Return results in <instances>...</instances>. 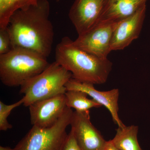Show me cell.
Masks as SVG:
<instances>
[{
	"label": "cell",
	"mask_w": 150,
	"mask_h": 150,
	"mask_svg": "<svg viewBox=\"0 0 150 150\" xmlns=\"http://www.w3.org/2000/svg\"><path fill=\"white\" fill-rule=\"evenodd\" d=\"M38 0H0V28L8 25L11 16L16 11L36 5Z\"/></svg>",
	"instance_id": "14"
},
{
	"label": "cell",
	"mask_w": 150,
	"mask_h": 150,
	"mask_svg": "<svg viewBox=\"0 0 150 150\" xmlns=\"http://www.w3.org/2000/svg\"><path fill=\"white\" fill-rule=\"evenodd\" d=\"M118 23L100 22L84 34L79 35L76 46L100 58H107L111 52L112 33Z\"/></svg>",
	"instance_id": "6"
},
{
	"label": "cell",
	"mask_w": 150,
	"mask_h": 150,
	"mask_svg": "<svg viewBox=\"0 0 150 150\" xmlns=\"http://www.w3.org/2000/svg\"><path fill=\"white\" fill-rule=\"evenodd\" d=\"M138 131L139 127L135 125L118 127L111 142L119 150H143L137 139Z\"/></svg>",
	"instance_id": "13"
},
{
	"label": "cell",
	"mask_w": 150,
	"mask_h": 150,
	"mask_svg": "<svg viewBox=\"0 0 150 150\" xmlns=\"http://www.w3.org/2000/svg\"><path fill=\"white\" fill-rule=\"evenodd\" d=\"M55 62L71 73L72 78L93 84L105 83L112 69L108 58H100L75 45L64 36L56 46Z\"/></svg>",
	"instance_id": "2"
},
{
	"label": "cell",
	"mask_w": 150,
	"mask_h": 150,
	"mask_svg": "<svg viewBox=\"0 0 150 150\" xmlns=\"http://www.w3.org/2000/svg\"><path fill=\"white\" fill-rule=\"evenodd\" d=\"M50 63L47 58L26 48L15 47L0 55V80L10 87L20 86L40 74Z\"/></svg>",
	"instance_id": "3"
},
{
	"label": "cell",
	"mask_w": 150,
	"mask_h": 150,
	"mask_svg": "<svg viewBox=\"0 0 150 150\" xmlns=\"http://www.w3.org/2000/svg\"><path fill=\"white\" fill-rule=\"evenodd\" d=\"M23 98L13 104L6 105L0 101V130L6 131L12 129V125L9 123L8 118L13 109L23 104Z\"/></svg>",
	"instance_id": "16"
},
{
	"label": "cell",
	"mask_w": 150,
	"mask_h": 150,
	"mask_svg": "<svg viewBox=\"0 0 150 150\" xmlns=\"http://www.w3.org/2000/svg\"><path fill=\"white\" fill-rule=\"evenodd\" d=\"M146 6L116 24L112 33L111 51L123 50L139 37L146 17Z\"/></svg>",
	"instance_id": "10"
},
{
	"label": "cell",
	"mask_w": 150,
	"mask_h": 150,
	"mask_svg": "<svg viewBox=\"0 0 150 150\" xmlns=\"http://www.w3.org/2000/svg\"><path fill=\"white\" fill-rule=\"evenodd\" d=\"M147 0H108L100 22L118 23L134 14Z\"/></svg>",
	"instance_id": "12"
},
{
	"label": "cell",
	"mask_w": 150,
	"mask_h": 150,
	"mask_svg": "<svg viewBox=\"0 0 150 150\" xmlns=\"http://www.w3.org/2000/svg\"><path fill=\"white\" fill-rule=\"evenodd\" d=\"M0 150H14V148L13 149H12L10 147L1 146H0Z\"/></svg>",
	"instance_id": "20"
},
{
	"label": "cell",
	"mask_w": 150,
	"mask_h": 150,
	"mask_svg": "<svg viewBox=\"0 0 150 150\" xmlns=\"http://www.w3.org/2000/svg\"><path fill=\"white\" fill-rule=\"evenodd\" d=\"M74 111L67 107L53 126L47 128L33 126L15 148L14 150H61L68 136Z\"/></svg>",
	"instance_id": "5"
},
{
	"label": "cell",
	"mask_w": 150,
	"mask_h": 150,
	"mask_svg": "<svg viewBox=\"0 0 150 150\" xmlns=\"http://www.w3.org/2000/svg\"><path fill=\"white\" fill-rule=\"evenodd\" d=\"M104 150H119L115 147V146L113 144L111 140L107 141V144Z\"/></svg>",
	"instance_id": "19"
},
{
	"label": "cell",
	"mask_w": 150,
	"mask_h": 150,
	"mask_svg": "<svg viewBox=\"0 0 150 150\" xmlns=\"http://www.w3.org/2000/svg\"><path fill=\"white\" fill-rule=\"evenodd\" d=\"M12 48L11 41L7 27L0 28V55L8 53Z\"/></svg>",
	"instance_id": "17"
},
{
	"label": "cell",
	"mask_w": 150,
	"mask_h": 150,
	"mask_svg": "<svg viewBox=\"0 0 150 150\" xmlns=\"http://www.w3.org/2000/svg\"><path fill=\"white\" fill-rule=\"evenodd\" d=\"M108 0H75L69 17L78 36L84 34L99 23Z\"/></svg>",
	"instance_id": "7"
},
{
	"label": "cell",
	"mask_w": 150,
	"mask_h": 150,
	"mask_svg": "<svg viewBox=\"0 0 150 150\" xmlns=\"http://www.w3.org/2000/svg\"><path fill=\"white\" fill-rule=\"evenodd\" d=\"M61 150H82L78 145L74 131L71 129Z\"/></svg>",
	"instance_id": "18"
},
{
	"label": "cell",
	"mask_w": 150,
	"mask_h": 150,
	"mask_svg": "<svg viewBox=\"0 0 150 150\" xmlns=\"http://www.w3.org/2000/svg\"><path fill=\"white\" fill-rule=\"evenodd\" d=\"M50 13L48 0H38L36 5L15 12L7 26L12 48H26L49 57L54 35Z\"/></svg>",
	"instance_id": "1"
},
{
	"label": "cell",
	"mask_w": 150,
	"mask_h": 150,
	"mask_svg": "<svg viewBox=\"0 0 150 150\" xmlns=\"http://www.w3.org/2000/svg\"><path fill=\"white\" fill-rule=\"evenodd\" d=\"M33 126L47 128L53 126L62 116L66 108L65 94L40 100L28 106Z\"/></svg>",
	"instance_id": "9"
},
{
	"label": "cell",
	"mask_w": 150,
	"mask_h": 150,
	"mask_svg": "<svg viewBox=\"0 0 150 150\" xmlns=\"http://www.w3.org/2000/svg\"><path fill=\"white\" fill-rule=\"evenodd\" d=\"M72 74L54 62L49 64L43 71L24 82L20 93L24 95L23 105L28 107L34 103L65 94L66 85Z\"/></svg>",
	"instance_id": "4"
},
{
	"label": "cell",
	"mask_w": 150,
	"mask_h": 150,
	"mask_svg": "<svg viewBox=\"0 0 150 150\" xmlns=\"http://www.w3.org/2000/svg\"><path fill=\"white\" fill-rule=\"evenodd\" d=\"M65 86L67 91L74 90L86 93L93 100L107 108L111 114L112 120L118 127L125 126L119 118L118 114L119 96L118 89L114 88L108 91H99L95 88L93 84L80 81L73 78L67 82Z\"/></svg>",
	"instance_id": "11"
},
{
	"label": "cell",
	"mask_w": 150,
	"mask_h": 150,
	"mask_svg": "<svg viewBox=\"0 0 150 150\" xmlns=\"http://www.w3.org/2000/svg\"><path fill=\"white\" fill-rule=\"evenodd\" d=\"M67 107L75 109L79 112H86L93 108L101 107V105L93 99L88 98V95L80 91L68 90L65 93Z\"/></svg>",
	"instance_id": "15"
},
{
	"label": "cell",
	"mask_w": 150,
	"mask_h": 150,
	"mask_svg": "<svg viewBox=\"0 0 150 150\" xmlns=\"http://www.w3.org/2000/svg\"><path fill=\"white\" fill-rule=\"evenodd\" d=\"M70 125L81 149L104 150L107 141L91 123L89 111H74Z\"/></svg>",
	"instance_id": "8"
}]
</instances>
